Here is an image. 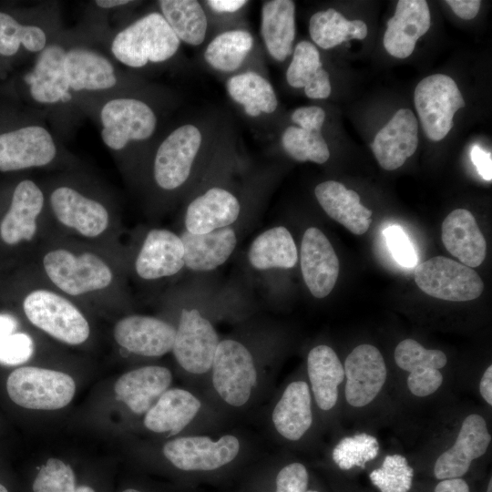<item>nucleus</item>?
I'll return each mask as SVG.
<instances>
[{
  "instance_id": "obj_1",
  "label": "nucleus",
  "mask_w": 492,
  "mask_h": 492,
  "mask_svg": "<svg viewBox=\"0 0 492 492\" xmlns=\"http://www.w3.org/2000/svg\"><path fill=\"white\" fill-rule=\"evenodd\" d=\"M274 171L256 166L242 149L226 116L214 153L185 198L183 230L203 234L241 222H255L270 196Z\"/></svg>"
},
{
  "instance_id": "obj_2",
  "label": "nucleus",
  "mask_w": 492,
  "mask_h": 492,
  "mask_svg": "<svg viewBox=\"0 0 492 492\" xmlns=\"http://www.w3.org/2000/svg\"><path fill=\"white\" fill-rule=\"evenodd\" d=\"M226 116L216 110L194 117L162 138L151 162L157 190L185 200L214 153Z\"/></svg>"
},
{
  "instance_id": "obj_3",
  "label": "nucleus",
  "mask_w": 492,
  "mask_h": 492,
  "mask_svg": "<svg viewBox=\"0 0 492 492\" xmlns=\"http://www.w3.org/2000/svg\"><path fill=\"white\" fill-rule=\"evenodd\" d=\"M184 298L172 352L183 370L203 374L210 371L220 341L212 322L214 313L233 308L246 297L235 287L217 285L207 274H198Z\"/></svg>"
},
{
  "instance_id": "obj_4",
  "label": "nucleus",
  "mask_w": 492,
  "mask_h": 492,
  "mask_svg": "<svg viewBox=\"0 0 492 492\" xmlns=\"http://www.w3.org/2000/svg\"><path fill=\"white\" fill-rule=\"evenodd\" d=\"M181 43L159 11L137 18L119 31L111 43V52L130 68L168 62L174 58Z\"/></svg>"
},
{
  "instance_id": "obj_5",
  "label": "nucleus",
  "mask_w": 492,
  "mask_h": 492,
  "mask_svg": "<svg viewBox=\"0 0 492 492\" xmlns=\"http://www.w3.org/2000/svg\"><path fill=\"white\" fill-rule=\"evenodd\" d=\"M212 384L228 405L243 406L257 384L255 354L238 338L220 339L210 368Z\"/></svg>"
},
{
  "instance_id": "obj_6",
  "label": "nucleus",
  "mask_w": 492,
  "mask_h": 492,
  "mask_svg": "<svg viewBox=\"0 0 492 492\" xmlns=\"http://www.w3.org/2000/svg\"><path fill=\"white\" fill-rule=\"evenodd\" d=\"M6 390L10 399L19 406L35 410H56L71 402L76 384L65 373L25 366L9 374Z\"/></svg>"
},
{
  "instance_id": "obj_7",
  "label": "nucleus",
  "mask_w": 492,
  "mask_h": 492,
  "mask_svg": "<svg viewBox=\"0 0 492 492\" xmlns=\"http://www.w3.org/2000/svg\"><path fill=\"white\" fill-rule=\"evenodd\" d=\"M100 120L101 138L114 150L149 141L159 125L152 106L138 97H118L108 101L101 108Z\"/></svg>"
},
{
  "instance_id": "obj_8",
  "label": "nucleus",
  "mask_w": 492,
  "mask_h": 492,
  "mask_svg": "<svg viewBox=\"0 0 492 492\" xmlns=\"http://www.w3.org/2000/svg\"><path fill=\"white\" fill-rule=\"evenodd\" d=\"M23 309L29 322L56 340L71 345L84 343L89 336L88 322L67 299L46 290L31 292Z\"/></svg>"
},
{
  "instance_id": "obj_9",
  "label": "nucleus",
  "mask_w": 492,
  "mask_h": 492,
  "mask_svg": "<svg viewBox=\"0 0 492 492\" xmlns=\"http://www.w3.org/2000/svg\"><path fill=\"white\" fill-rule=\"evenodd\" d=\"M43 266L51 282L73 296L107 288L113 278L109 266L90 252L76 255L64 249L53 250L44 256Z\"/></svg>"
},
{
  "instance_id": "obj_10",
  "label": "nucleus",
  "mask_w": 492,
  "mask_h": 492,
  "mask_svg": "<svg viewBox=\"0 0 492 492\" xmlns=\"http://www.w3.org/2000/svg\"><path fill=\"white\" fill-rule=\"evenodd\" d=\"M299 261L298 248L283 225L269 227L257 234L246 251V263L268 297L275 292L279 276L293 269Z\"/></svg>"
},
{
  "instance_id": "obj_11",
  "label": "nucleus",
  "mask_w": 492,
  "mask_h": 492,
  "mask_svg": "<svg viewBox=\"0 0 492 492\" xmlns=\"http://www.w3.org/2000/svg\"><path fill=\"white\" fill-rule=\"evenodd\" d=\"M262 49L246 26L235 27L213 35L203 46L201 61L225 78L250 69L267 74Z\"/></svg>"
},
{
  "instance_id": "obj_12",
  "label": "nucleus",
  "mask_w": 492,
  "mask_h": 492,
  "mask_svg": "<svg viewBox=\"0 0 492 492\" xmlns=\"http://www.w3.org/2000/svg\"><path fill=\"white\" fill-rule=\"evenodd\" d=\"M414 101L423 130L433 141L448 134L455 113L466 106L454 79L443 74L423 78L415 87Z\"/></svg>"
},
{
  "instance_id": "obj_13",
  "label": "nucleus",
  "mask_w": 492,
  "mask_h": 492,
  "mask_svg": "<svg viewBox=\"0 0 492 492\" xmlns=\"http://www.w3.org/2000/svg\"><path fill=\"white\" fill-rule=\"evenodd\" d=\"M415 282L427 295L450 302L475 300L484 289L480 276L472 268L443 256L419 264Z\"/></svg>"
},
{
  "instance_id": "obj_14",
  "label": "nucleus",
  "mask_w": 492,
  "mask_h": 492,
  "mask_svg": "<svg viewBox=\"0 0 492 492\" xmlns=\"http://www.w3.org/2000/svg\"><path fill=\"white\" fill-rule=\"evenodd\" d=\"M226 93L242 117L270 134L279 110V100L267 74L246 70L225 78Z\"/></svg>"
},
{
  "instance_id": "obj_15",
  "label": "nucleus",
  "mask_w": 492,
  "mask_h": 492,
  "mask_svg": "<svg viewBox=\"0 0 492 492\" xmlns=\"http://www.w3.org/2000/svg\"><path fill=\"white\" fill-rule=\"evenodd\" d=\"M241 450V443L233 435L212 440L206 436L174 438L163 446L165 457L184 471H211L228 465Z\"/></svg>"
},
{
  "instance_id": "obj_16",
  "label": "nucleus",
  "mask_w": 492,
  "mask_h": 492,
  "mask_svg": "<svg viewBox=\"0 0 492 492\" xmlns=\"http://www.w3.org/2000/svg\"><path fill=\"white\" fill-rule=\"evenodd\" d=\"M326 112L319 106H304L290 115L292 125L283 128L279 142L285 155L295 161L324 164L330 149L322 129Z\"/></svg>"
},
{
  "instance_id": "obj_17",
  "label": "nucleus",
  "mask_w": 492,
  "mask_h": 492,
  "mask_svg": "<svg viewBox=\"0 0 492 492\" xmlns=\"http://www.w3.org/2000/svg\"><path fill=\"white\" fill-rule=\"evenodd\" d=\"M253 223L241 222L203 234L182 229L185 268L196 274H208L226 263Z\"/></svg>"
},
{
  "instance_id": "obj_18",
  "label": "nucleus",
  "mask_w": 492,
  "mask_h": 492,
  "mask_svg": "<svg viewBox=\"0 0 492 492\" xmlns=\"http://www.w3.org/2000/svg\"><path fill=\"white\" fill-rule=\"evenodd\" d=\"M298 252L304 284L313 297L325 298L334 288L340 271L332 243L319 228L309 227L303 231Z\"/></svg>"
},
{
  "instance_id": "obj_19",
  "label": "nucleus",
  "mask_w": 492,
  "mask_h": 492,
  "mask_svg": "<svg viewBox=\"0 0 492 492\" xmlns=\"http://www.w3.org/2000/svg\"><path fill=\"white\" fill-rule=\"evenodd\" d=\"M56 155L50 132L30 125L0 134V171H15L49 164Z\"/></svg>"
},
{
  "instance_id": "obj_20",
  "label": "nucleus",
  "mask_w": 492,
  "mask_h": 492,
  "mask_svg": "<svg viewBox=\"0 0 492 492\" xmlns=\"http://www.w3.org/2000/svg\"><path fill=\"white\" fill-rule=\"evenodd\" d=\"M345 398L362 407L371 403L384 386L387 370L380 351L371 344L356 346L344 362Z\"/></svg>"
},
{
  "instance_id": "obj_21",
  "label": "nucleus",
  "mask_w": 492,
  "mask_h": 492,
  "mask_svg": "<svg viewBox=\"0 0 492 492\" xmlns=\"http://www.w3.org/2000/svg\"><path fill=\"white\" fill-rule=\"evenodd\" d=\"M175 335L173 324L148 315L126 316L114 327V338L121 347L147 357H159L172 351Z\"/></svg>"
},
{
  "instance_id": "obj_22",
  "label": "nucleus",
  "mask_w": 492,
  "mask_h": 492,
  "mask_svg": "<svg viewBox=\"0 0 492 492\" xmlns=\"http://www.w3.org/2000/svg\"><path fill=\"white\" fill-rule=\"evenodd\" d=\"M134 265L138 276L146 281L178 274L185 268L184 247L179 235L168 229L149 230Z\"/></svg>"
},
{
  "instance_id": "obj_23",
  "label": "nucleus",
  "mask_w": 492,
  "mask_h": 492,
  "mask_svg": "<svg viewBox=\"0 0 492 492\" xmlns=\"http://www.w3.org/2000/svg\"><path fill=\"white\" fill-rule=\"evenodd\" d=\"M490 441L491 436L485 419L477 414L467 415L452 447L436 459L435 477L443 480L464 476L472 461L486 453Z\"/></svg>"
},
{
  "instance_id": "obj_24",
  "label": "nucleus",
  "mask_w": 492,
  "mask_h": 492,
  "mask_svg": "<svg viewBox=\"0 0 492 492\" xmlns=\"http://www.w3.org/2000/svg\"><path fill=\"white\" fill-rule=\"evenodd\" d=\"M56 219L85 237L102 234L108 225V212L98 201L82 195L70 187L56 188L50 196Z\"/></svg>"
},
{
  "instance_id": "obj_25",
  "label": "nucleus",
  "mask_w": 492,
  "mask_h": 492,
  "mask_svg": "<svg viewBox=\"0 0 492 492\" xmlns=\"http://www.w3.org/2000/svg\"><path fill=\"white\" fill-rule=\"evenodd\" d=\"M418 122L408 108H401L376 134L371 144L379 165L386 170L401 167L416 150Z\"/></svg>"
},
{
  "instance_id": "obj_26",
  "label": "nucleus",
  "mask_w": 492,
  "mask_h": 492,
  "mask_svg": "<svg viewBox=\"0 0 492 492\" xmlns=\"http://www.w3.org/2000/svg\"><path fill=\"white\" fill-rule=\"evenodd\" d=\"M428 4L425 0H399L395 13L387 22L384 46L393 56L405 58L431 25Z\"/></svg>"
},
{
  "instance_id": "obj_27",
  "label": "nucleus",
  "mask_w": 492,
  "mask_h": 492,
  "mask_svg": "<svg viewBox=\"0 0 492 492\" xmlns=\"http://www.w3.org/2000/svg\"><path fill=\"white\" fill-rule=\"evenodd\" d=\"M66 53L59 45L46 46L40 52L33 70L24 77L35 101L55 104L71 99V89L65 70Z\"/></svg>"
},
{
  "instance_id": "obj_28",
  "label": "nucleus",
  "mask_w": 492,
  "mask_h": 492,
  "mask_svg": "<svg viewBox=\"0 0 492 492\" xmlns=\"http://www.w3.org/2000/svg\"><path fill=\"white\" fill-rule=\"evenodd\" d=\"M172 382L169 369L159 365L142 366L122 374L115 383L118 399L133 413L146 414L169 389Z\"/></svg>"
},
{
  "instance_id": "obj_29",
  "label": "nucleus",
  "mask_w": 492,
  "mask_h": 492,
  "mask_svg": "<svg viewBox=\"0 0 492 492\" xmlns=\"http://www.w3.org/2000/svg\"><path fill=\"white\" fill-rule=\"evenodd\" d=\"M260 35L262 48L272 60L282 63L291 56L296 35L294 1H262Z\"/></svg>"
},
{
  "instance_id": "obj_30",
  "label": "nucleus",
  "mask_w": 492,
  "mask_h": 492,
  "mask_svg": "<svg viewBox=\"0 0 492 492\" xmlns=\"http://www.w3.org/2000/svg\"><path fill=\"white\" fill-rule=\"evenodd\" d=\"M43 206L44 195L39 187L30 179L19 182L0 224L3 241L14 245L31 241L36 232V219Z\"/></svg>"
},
{
  "instance_id": "obj_31",
  "label": "nucleus",
  "mask_w": 492,
  "mask_h": 492,
  "mask_svg": "<svg viewBox=\"0 0 492 492\" xmlns=\"http://www.w3.org/2000/svg\"><path fill=\"white\" fill-rule=\"evenodd\" d=\"M446 249L464 265L478 267L487 254V241L474 215L466 209L451 211L442 223Z\"/></svg>"
},
{
  "instance_id": "obj_32",
  "label": "nucleus",
  "mask_w": 492,
  "mask_h": 492,
  "mask_svg": "<svg viewBox=\"0 0 492 492\" xmlns=\"http://www.w3.org/2000/svg\"><path fill=\"white\" fill-rule=\"evenodd\" d=\"M314 196L324 212L356 235L367 231L372 210L360 203L357 192L336 180H325L314 188Z\"/></svg>"
},
{
  "instance_id": "obj_33",
  "label": "nucleus",
  "mask_w": 492,
  "mask_h": 492,
  "mask_svg": "<svg viewBox=\"0 0 492 492\" xmlns=\"http://www.w3.org/2000/svg\"><path fill=\"white\" fill-rule=\"evenodd\" d=\"M291 56L285 73L287 84L293 88H302L308 98H328L332 92L330 75L323 67L318 47L302 40L295 45Z\"/></svg>"
},
{
  "instance_id": "obj_34",
  "label": "nucleus",
  "mask_w": 492,
  "mask_h": 492,
  "mask_svg": "<svg viewBox=\"0 0 492 492\" xmlns=\"http://www.w3.org/2000/svg\"><path fill=\"white\" fill-rule=\"evenodd\" d=\"M201 403L190 391L168 389L145 414L144 425L154 433L173 436L185 428L198 415Z\"/></svg>"
},
{
  "instance_id": "obj_35",
  "label": "nucleus",
  "mask_w": 492,
  "mask_h": 492,
  "mask_svg": "<svg viewBox=\"0 0 492 492\" xmlns=\"http://www.w3.org/2000/svg\"><path fill=\"white\" fill-rule=\"evenodd\" d=\"M65 70L69 87L74 91L107 90L118 81L111 61L87 48L76 47L67 51Z\"/></svg>"
},
{
  "instance_id": "obj_36",
  "label": "nucleus",
  "mask_w": 492,
  "mask_h": 492,
  "mask_svg": "<svg viewBox=\"0 0 492 492\" xmlns=\"http://www.w3.org/2000/svg\"><path fill=\"white\" fill-rule=\"evenodd\" d=\"M272 420L276 431L287 440L297 441L313 423L310 388L304 381L287 385L275 405Z\"/></svg>"
},
{
  "instance_id": "obj_37",
  "label": "nucleus",
  "mask_w": 492,
  "mask_h": 492,
  "mask_svg": "<svg viewBox=\"0 0 492 492\" xmlns=\"http://www.w3.org/2000/svg\"><path fill=\"white\" fill-rule=\"evenodd\" d=\"M307 373L319 408L332 409L338 398V385L344 379V370L336 353L328 345L312 348L307 356Z\"/></svg>"
},
{
  "instance_id": "obj_38",
  "label": "nucleus",
  "mask_w": 492,
  "mask_h": 492,
  "mask_svg": "<svg viewBox=\"0 0 492 492\" xmlns=\"http://www.w3.org/2000/svg\"><path fill=\"white\" fill-rule=\"evenodd\" d=\"M157 4L180 43L199 47L210 38V23L201 1L159 0Z\"/></svg>"
},
{
  "instance_id": "obj_39",
  "label": "nucleus",
  "mask_w": 492,
  "mask_h": 492,
  "mask_svg": "<svg viewBox=\"0 0 492 492\" xmlns=\"http://www.w3.org/2000/svg\"><path fill=\"white\" fill-rule=\"evenodd\" d=\"M309 34L315 46L327 50L350 39L365 38L367 26L359 19L347 20L337 10L329 8L310 17Z\"/></svg>"
},
{
  "instance_id": "obj_40",
  "label": "nucleus",
  "mask_w": 492,
  "mask_h": 492,
  "mask_svg": "<svg viewBox=\"0 0 492 492\" xmlns=\"http://www.w3.org/2000/svg\"><path fill=\"white\" fill-rule=\"evenodd\" d=\"M45 31L34 25H23L12 15L0 11V55L12 56L20 46L29 52H41L46 46Z\"/></svg>"
},
{
  "instance_id": "obj_41",
  "label": "nucleus",
  "mask_w": 492,
  "mask_h": 492,
  "mask_svg": "<svg viewBox=\"0 0 492 492\" xmlns=\"http://www.w3.org/2000/svg\"><path fill=\"white\" fill-rule=\"evenodd\" d=\"M379 451L377 439L365 433L343 438L333 451V459L343 470L364 465L376 457Z\"/></svg>"
},
{
  "instance_id": "obj_42",
  "label": "nucleus",
  "mask_w": 492,
  "mask_h": 492,
  "mask_svg": "<svg viewBox=\"0 0 492 492\" xmlns=\"http://www.w3.org/2000/svg\"><path fill=\"white\" fill-rule=\"evenodd\" d=\"M413 477L414 469L406 458L398 454L386 456L381 467L369 475L371 482L381 492H408Z\"/></svg>"
},
{
  "instance_id": "obj_43",
  "label": "nucleus",
  "mask_w": 492,
  "mask_h": 492,
  "mask_svg": "<svg viewBox=\"0 0 492 492\" xmlns=\"http://www.w3.org/2000/svg\"><path fill=\"white\" fill-rule=\"evenodd\" d=\"M394 357L396 364L407 372L426 368L439 370L447 362L442 351L426 349L413 339L401 341L395 347Z\"/></svg>"
},
{
  "instance_id": "obj_44",
  "label": "nucleus",
  "mask_w": 492,
  "mask_h": 492,
  "mask_svg": "<svg viewBox=\"0 0 492 492\" xmlns=\"http://www.w3.org/2000/svg\"><path fill=\"white\" fill-rule=\"evenodd\" d=\"M250 3L246 0L201 1L209 19L210 37L227 29L246 26L243 17Z\"/></svg>"
},
{
  "instance_id": "obj_45",
  "label": "nucleus",
  "mask_w": 492,
  "mask_h": 492,
  "mask_svg": "<svg viewBox=\"0 0 492 492\" xmlns=\"http://www.w3.org/2000/svg\"><path fill=\"white\" fill-rule=\"evenodd\" d=\"M75 474L69 465L49 458L33 484L34 492H76Z\"/></svg>"
},
{
  "instance_id": "obj_46",
  "label": "nucleus",
  "mask_w": 492,
  "mask_h": 492,
  "mask_svg": "<svg viewBox=\"0 0 492 492\" xmlns=\"http://www.w3.org/2000/svg\"><path fill=\"white\" fill-rule=\"evenodd\" d=\"M34 353L32 338L24 333H14L0 343V364L17 365L26 363Z\"/></svg>"
},
{
  "instance_id": "obj_47",
  "label": "nucleus",
  "mask_w": 492,
  "mask_h": 492,
  "mask_svg": "<svg viewBox=\"0 0 492 492\" xmlns=\"http://www.w3.org/2000/svg\"><path fill=\"white\" fill-rule=\"evenodd\" d=\"M393 257L402 266L413 268L417 264L415 251L400 226L392 225L384 231Z\"/></svg>"
},
{
  "instance_id": "obj_48",
  "label": "nucleus",
  "mask_w": 492,
  "mask_h": 492,
  "mask_svg": "<svg viewBox=\"0 0 492 492\" xmlns=\"http://www.w3.org/2000/svg\"><path fill=\"white\" fill-rule=\"evenodd\" d=\"M308 472L301 463H292L282 467L276 477L275 492H306Z\"/></svg>"
},
{
  "instance_id": "obj_49",
  "label": "nucleus",
  "mask_w": 492,
  "mask_h": 492,
  "mask_svg": "<svg viewBox=\"0 0 492 492\" xmlns=\"http://www.w3.org/2000/svg\"><path fill=\"white\" fill-rule=\"evenodd\" d=\"M443 383V375L437 369H417L410 372L407 386L416 396H427L435 393Z\"/></svg>"
},
{
  "instance_id": "obj_50",
  "label": "nucleus",
  "mask_w": 492,
  "mask_h": 492,
  "mask_svg": "<svg viewBox=\"0 0 492 492\" xmlns=\"http://www.w3.org/2000/svg\"><path fill=\"white\" fill-rule=\"evenodd\" d=\"M471 159L476 166L478 174L487 181L492 180V158L491 152H487L478 146H474L471 150Z\"/></svg>"
},
{
  "instance_id": "obj_51",
  "label": "nucleus",
  "mask_w": 492,
  "mask_h": 492,
  "mask_svg": "<svg viewBox=\"0 0 492 492\" xmlns=\"http://www.w3.org/2000/svg\"><path fill=\"white\" fill-rule=\"evenodd\" d=\"M446 3L457 16L466 20L476 17L481 5L479 0H446Z\"/></svg>"
},
{
  "instance_id": "obj_52",
  "label": "nucleus",
  "mask_w": 492,
  "mask_h": 492,
  "mask_svg": "<svg viewBox=\"0 0 492 492\" xmlns=\"http://www.w3.org/2000/svg\"><path fill=\"white\" fill-rule=\"evenodd\" d=\"M434 492H469L466 482L460 478H448L440 481Z\"/></svg>"
},
{
  "instance_id": "obj_53",
  "label": "nucleus",
  "mask_w": 492,
  "mask_h": 492,
  "mask_svg": "<svg viewBox=\"0 0 492 492\" xmlns=\"http://www.w3.org/2000/svg\"><path fill=\"white\" fill-rule=\"evenodd\" d=\"M479 391L484 400L492 405V365H489L484 372L480 384Z\"/></svg>"
},
{
  "instance_id": "obj_54",
  "label": "nucleus",
  "mask_w": 492,
  "mask_h": 492,
  "mask_svg": "<svg viewBox=\"0 0 492 492\" xmlns=\"http://www.w3.org/2000/svg\"><path fill=\"white\" fill-rule=\"evenodd\" d=\"M16 327L17 322L12 315L0 313V343L14 333Z\"/></svg>"
},
{
  "instance_id": "obj_55",
  "label": "nucleus",
  "mask_w": 492,
  "mask_h": 492,
  "mask_svg": "<svg viewBox=\"0 0 492 492\" xmlns=\"http://www.w3.org/2000/svg\"><path fill=\"white\" fill-rule=\"evenodd\" d=\"M95 3L100 8L109 9V8L128 5H130V4L134 3V1H129V0H97Z\"/></svg>"
},
{
  "instance_id": "obj_56",
  "label": "nucleus",
  "mask_w": 492,
  "mask_h": 492,
  "mask_svg": "<svg viewBox=\"0 0 492 492\" xmlns=\"http://www.w3.org/2000/svg\"><path fill=\"white\" fill-rule=\"evenodd\" d=\"M76 492H95V491L87 486H80L76 489Z\"/></svg>"
},
{
  "instance_id": "obj_57",
  "label": "nucleus",
  "mask_w": 492,
  "mask_h": 492,
  "mask_svg": "<svg viewBox=\"0 0 492 492\" xmlns=\"http://www.w3.org/2000/svg\"><path fill=\"white\" fill-rule=\"evenodd\" d=\"M487 492H492V480H491V478H490V480L488 482Z\"/></svg>"
},
{
  "instance_id": "obj_58",
  "label": "nucleus",
  "mask_w": 492,
  "mask_h": 492,
  "mask_svg": "<svg viewBox=\"0 0 492 492\" xmlns=\"http://www.w3.org/2000/svg\"><path fill=\"white\" fill-rule=\"evenodd\" d=\"M0 492H8V490L6 489V487L5 486L0 484Z\"/></svg>"
},
{
  "instance_id": "obj_59",
  "label": "nucleus",
  "mask_w": 492,
  "mask_h": 492,
  "mask_svg": "<svg viewBox=\"0 0 492 492\" xmlns=\"http://www.w3.org/2000/svg\"><path fill=\"white\" fill-rule=\"evenodd\" d=\"M123 492H140V491L133 489V488H128V489L124 490Z\"/></svg>"
},
{
  "instance_id": "obj_60",
  "label": "nucleus",
  "mask_w": 492,
  "mask_h": 492,
  "mask_svg": "<svg viewBox=\"0 0 492 492\" xmlns=\"http://www.w3.org/2000/svg\"><path fill=\"white\" fill-rule=\"evenodd\" d=\"M306 492H318V491H315V490H307Z\"/></svg>"
}]
</instances>
